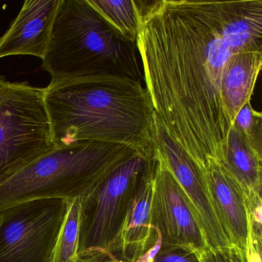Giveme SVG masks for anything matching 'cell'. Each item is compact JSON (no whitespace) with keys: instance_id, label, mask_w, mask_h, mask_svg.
I'll return each mask as SVG.
<instances>
[{"instance_id":"obj_1","label":"cell","mask_w":262,"mask_h":262,"mask_svg":"<svg viewBox=\"0 0 262 262\" xmlns=\"http://www.w3.org/2000/svg\"><path fill=\"white\" fill-rule=\"evenodd\" d=\"M136 47L155 113L205 171L232 126L222 97L236 53L262 50V0L136 1Z\"/></svg>"},{"instance_id":"obj_2","label":"cell","mask_w":262,"mask_h":262,"mask_svg":"<svg viewBox=\"0 0 262 262\" xmlns=\"http://www.w3.org/2000/svg\"><path fill=\"white\" fill-rule=\"evenodd\" d=\"M44 101L56 147L90 141L155 154V110L141 81L105 76L50 84Z\"/></svg>"},{"instance_id":"obj_3","label":"cell","mask_w":262,"mask_h":262,"mask_svg":"<svg viewBox=\"0 0 262 262\" xmlns=\"http://www.w3.org/2000/svg\"><path fill=\"white\" fill-rule=\"evenodd\" d=\"M42 69L50 84L105 76L143 81L136 44L122 37L89 0H62Z\"/></svg>"},{"instance_id":"obj_4","label":"cell","mask_w":262,"mask_h":262,"mask_svg":"<svg viewBox=\"0 0 262 262\" xmlns=\"http://www.w3.org/2000/svg\"><path fill=\"white\" fill-rule=\"evenodd\" d=\"M136 151L120 144L90 141L56 147L0 178V212L30 201L82 199Z\"/></svg>"},{"instance_id":"obj_5","label":"cell","mask_w":262,"mask_h":262,"mask_svg":"<svg viewBox=\"0 0 262 262\" xmlns=\"http://www.w3.org/2000/svg\"><path fill=\"white\" fill-rule=\"evenodd\" d=\"M45 88L0 79V178L56 148Z\"/></svg>"},{"instance_id":"obj_6","label":"cell","mask_w":262,"mask_h":262,"mask_svg":"<svg viewBox=\"0 0 262 262\" xmlns=\"http://www.w3.org/2000/svg\"><path fill=\"white\" fill-rule=\"evenodd\" d=\"M155 164L156 149L152 156L136 151L80 199L78 254L88 250L110 249L120 233L141 182Z\"/></svg>"},{"instance_id":"obj_7","label":"cell","mask_w":262,"mask_h":262,"mask_svg":"<svg viewBox=\"0 0 262 262\" xmlns=\"http://www.w3.org/2000/svg\"><path fill=\"white\" fill-rule=\"evenodd\" d=\"M65 199H39L0 212V262H53L68 210Z\"/></svg>"},{"instance_id":"obj_8","label":"cell","mask_w":262,"mask_h":262,"mask_svg":"<svg viewBox=\"0 0 262 262\" xmlns=\"http://www.w3.org/2000/svg\"><path fill=\"white\" fill-rule=\"evenodd\" d=\"M151 217L153 229L163 243L199 253L208 248L191 202L156 149Z\"/></svg>"},{"instance_id":"obj_9","label":"cell","mask_w":262,"mask_h":262,"mask_svg":"<svg viewBox=\"0 0 262 262\" xmlns=\"http://www.w3.org/2000/svg\"><path fill=\"white\" fill-rule=\"evenodd\" d=\"M152 140L155 148L191 202L208 248L214 249L231 245L214 214L205 171L173 139L156 113L153 119Z\"/></svg>"},{"instance_id":"obj_10","label":"cell","mask_w":262,"mask_h":262,"mask_svg":"<svg viewBox=\"0 0 262 262\" xmlns=\"http://www.w3.org/2000/svg\"><path fill=\"white\" fill-rule=\"evenodd\" d=\"M62 0H27L0 37V59L32 56L43 59Z\"/></svg>"},{"instance_id":"obj_11","label":"cell","mask_w":262,"mask_h":262,"mask_svg":"<svg viewBox=\"0 0 262 262\" xmlns=\"http://www.w3.org/2000/svg\"><path fill=\"white\" fill-rule=\"evenodd\" d=\"M205 171L211 205L227 238L231 245L248 249L249 222L244 190L221 162H210Z\"/></svg>"},{"instance_id":"obj_12","label":"cell","mask_w":262,"mask_h":262,"mask_svg":"<svg viewBox=\"0 0 262 262\" xmlns=\"http://www.w3.org/2000/svg\"><path fill=\"white\" fill-rule=\"evenodd\" d=\"M154 170L155 167L141 182L120 233L110 249L107 250L119 261L137 262L159 239L151 225Z\"/></svg>"},{"instance_id":"obj_13","label":"cell","mask_w":262,"mask_h":262,"mask_svg":"<svg viewBox=\"0 0 262 262\" xmlns=\"http://www.w3.org/2000/svg\"><path fill=\"white\" fill-rule=\"evenodd\" d=\"M261 64L262 50H248L234 54L227 65L222 78V97L232 125L239 110L251 101Z\"/></svg>"},{"instance_id":"obj_14","label":"cell","mask_w":262,"mask_h":262,"mask_svg":"<svg viewBox=\"0 0 262 262\" xmlns=\"http://www.w3.org/2000/svg\"><path fill=\"white\" fill-rule=\"evenodd\" d=\"M222 164L241 185L245 194L261 193L262 154L251 146L234 125L228 133Z\"/></svg>"},{"instance_id":"obj_15","label":"cell","mask_w":262,"mask_h":262,"mask_svg":"<svg viewBox=\"0 0 262 262\" xmlns=\"http://www.w3.org/2000/svg\"><path fill=\"white\" fill-rule=\"evenodd\" d=\"M90 4L122 37L136 44L139 14L134 0H89Z\"/></svg>"},{"instance_id":"obj_16","label":"cell","mask_w":262,"mask_h":262,"mask_svg":"<svg viewBox=\"0 0 262 262\" xmlns=\"http://www.w3.org/2000/svg\"><path fill=\"white\" fill-rule=\"evenodd\" d=\"M80 199L69 201L68 210L61 228L53 262H76L79 249Z\"/></svg>"},{"instance_id":"obj_17","label":"cell","mask_w":262,"mask_h":262,"mask_svg":"<svg viewBox=\"0 0 262 262\" xmlns=\"http://www.w3.org/2000/svg\"><path fill=\"white\" fill-rule=\"evenodd\" d=\"M137 262H201L200 253L183 245L163 243L159 237Z\"/></svg>"},{"instance_id":"obj_18","label":"cell","mask_w":262,"mask_h":262,"mask_svg":"<svg viewBox=\"0 0 262 262\" xmlns=\"http://www.w3.org/2000/svg\"><path fill=\"white\" fill-rule=\"evenodd\" d=\"M233 125L256 151L262 154V116L253 108L251 101L239 110Z\"/></svg>"},{"instance_id":"obj_19","label":"cell","mask_w":262,"mask_h":262,"mask_svg":"<svg viewBox=\"0 0 262 262\" xmlns=\"http://www.w3.org/2000/svg\"><path fill=\"white\" fill-rule=\"evenodd\" d=\"M201 262H261V257H255L235 245L223 248H207L200 253Z\"/></svg>"},{"instance_id":"obj_20","label":"cell","mask_w":262,"mask_h":262,"mask_svg":"<svg viewBox=\"0 0 262 262\" xmlns=\"http://www.w3.org/2000/svg\"><path fill=\"white\" fill-rule=\"evenodd\" d=\"M76 262H120L105 250L92 249L78 254Z\"/></svg>"},{"instance_id":"obj_21","label":"cell","mask_w":262,"mask_h":262,"mask_svg":"<svg viewBox=\"0 0 262 262\" xmlns=\"http://www.w3.org/2000/svg\"><path fill=\"white\" fill-rule=\"evenodd\" d=\"M2 78H3V76H1V75H0V79H2Z\"/></svg>"}]
</instances>
